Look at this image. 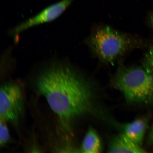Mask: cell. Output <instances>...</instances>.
Wrapping results in <instances>:
<instances>
[{"label":"cell","mask_w":153,"mask_h":153,"mask_svg":"<svg viewBox=\"0 0 153 153\" xmlns=\"http://www.w3.org/2000/svg\"><path fill=\"white\" fill-rule=\"evenodd\" d=\"M36 87L63 123L91 111L93 92L89 82L71 66L54 64L41 72Z\"/></svg>","instance_id":"cell-1"},{"label":"cell","mask_w":153,"mask_h":153,"mask_svg":"<svg viewBox=\"0 0 153 153\" xmlns=\"http://www.w3.org/2000/svg\"><path fill=\"white\" fill-rule=\"evenodd\" d=\"M87 43L99 60L108 64L114 63L128 51L142 45L138 38L108 26L96 28Z\"/></svg>","instance_id":"cell-2"},{"label":"cell","mask_w":153,"mask_h":153,"mask_svg":"<svg viewBox=\"0 0 153 153\" xmlns=\"http://www.w3.org/2000/svg\"><path fill=\"white\" fill-rule=\"evenodd\" d=\"M113 83L128 103L153 106V74L144 68L122 66L114 76Z\"/></svg>","instance_id":"cell-3"},{"label":"cell","mask_w":153,"mask_h":153,"mask_svg":"<svg viewBox=\"0 0 153 153\" xmlns=\"http://www.w3.org/2000/svg\"><path fill=\"white\" fill-rule=\"evenodd\" d=\"M23 93L20 85L8 82L0 89V120L18 127L25 109Z\"/></svg>","instance_id":"cell-4"},{"label":"cell","mask_w":153,"mask_h":153,"mask_svg":"<svg viewBox=\"0 0 153 153\" xmlns=\"http://www.w3.org/2000/svg\"><path fill=\"white\" fill-rule=\"evenodd\" d=\"M74 0H62L48 7L36 16L17 26L11 30L16 35L33 27L51 22L60 16Z\"/></svg>","instance_id":"cell-5"},{"label":"cell","mask_w":153,"mask_h":153,"mask_svg":"<svg viewBox=\"0 0 153 153\" xmlns=\"http://www.w3.org/2000/svg\"><path fill=\"white\" fill-rule=\"evenodd\" d=\"M108 152L110 153H144L142 148L132 141L122 133L111 140L108 146Z\"/></svg>","instance_id":"cell-6"},{"label":"cell","mask_w":153,"mask_h":153,"mask_svg":"<svg viewBox=\"0 0 153 153\" xmlns=\"http://www.w3.org/2000/svg\"><path fill=\"white\" fill-rule=\"evenodd\" d=\"M144 118H139L122 126L123 133L132 141L142 146L148 123Z\"/></svg>","instance_id":"cell-7"},{"label":"cell","mask_w":153,"mask_h":153,"mask_svg":"<svg viewBox=\"0 0 153 153\" xmlns=\"http://www.w3.org/2000/svg\"><path fill=\"white\" fill-rule=\"evenodd\" d=\"M102 144L100 137L96 131L90 127L82 140L79 150L86 153H98L102 152Z\"/></svg>","instance_id":"cell-8"},{"label":"cell","mask_w":153,"mask_h":153,"mask_svg":"<svg viewBox=\"0 0 153 153\" xmlns=\"http://www.w3.org/2000/svg\"><path fill=\"white\" fill-rule=\"evenodd\" d=\"M7 122L0 120V145L4 146L9 142L10 136Z\"/></svg>","instance_id":"cell-9"},{"label":"cell","mask_w":153,"mask_h":153,"mask_svg":"<svg viewBox=\"0 0 153 153\" xmlns=\"http://www.w3.org/2000/svg\"><path fill=\"white\" fill-rule=\"evenodd\" d=\"M143 68L153 74V46L146 53L143 62Z\"/></svg>","instance_id":"cell-10"},{"label":"cell","mask_w":153,"mask_h":153,"mask_svg":"<svg viewBox=\"0 0 153 153\" xmlns=\"http://www.w3.org/2000/svg\"><path fill=\"white\" fill-rule=\"evenodd\" d=\"M147 142L149 145L153 144V123L148 134Z\"/></svg>","instance_id":"cell-11"},{"label":"cell","mask_w":153,"mask_h":153,"mask_svg":"<svg viewBox=\"0 0 153 153\" xmlns=\"http://www.w3.org/2000/svg\"><path fill=\"white\" fill-rule=\"evenodd\" d=\"M150 20L151 24L153 27V13L150 15Z\"/></svg>","instance_id":"cell-12"}]
</instances>
